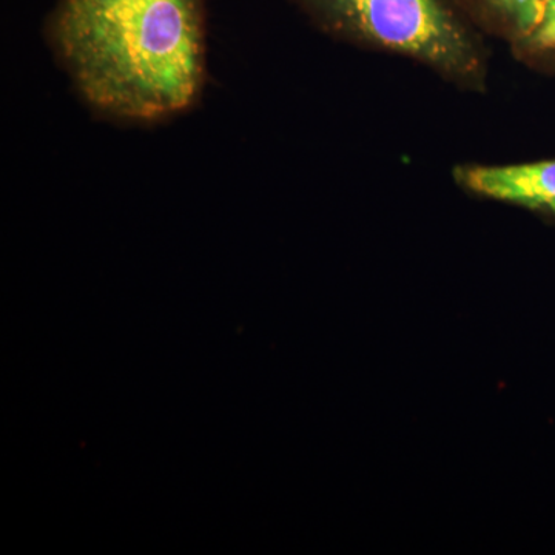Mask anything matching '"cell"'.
I'll list each match as a JSON object with an SVG mask.
<instances>
[{
  "label": "cell",
  "instance_id": "cell-1",
  "mask_svg": "<svg viewBox=\"0 0 555 555\" xmlns=\"http://www.w3.org/2000/svg\"><path fill=\"white\" fill-rule=\"evenodd\" d=\"M49 39L83 100L115 118L166 119L203 90L206 0H60Z\"/></svg>",
  "mask_w": 555,
  "mask_h": 555
},
{
  "label": "cell",
  "instance_id": "cell-2",
  "mask_svg": "<svg viewBox=\"0 0 555 555\" xmlns=\"http://www.w3.org/2000/svg\"><path fill=\"white\" fill-rule=\"evenodd\" d=\"M328 35L427 65L480 89L486 62L476 33L451 0H294Z\"/></svg>",
  "mask_w": 555,
  "mask_h": 555
},
{
  "label": "cell",
  "instance_id": "cell-3",
  "mask_svg": "<svg viewBox=\"0 0 555 555\" xmlns=\"http://www.w3.org/2000/svg\"><path fill=\"white\" fill-rule=\"evenodd\" d=\"M456 182L467 192L555 218V159L511 166H462Z\"/></svg>",
  "mask_w": 555,
  "mask_h": 555
},
{
  "label": "cell",
  "instance_id": "cell-4",
  "mask_svg": "<svg viewBox=\"0 0 555 555\" xmlns=\"http://www.w3.org/2000/svg\"><path fill=\"white\" fill-rule=\"evenodd\" d=\"M518 46L542 21L547 0H473Z\"/></svg>",
  "mask_w": 555,
  "mask_h": 555
},
{
  "label": "cell",
  "instance_id": "cell-5",
  "mask_svg": "<svg viewBox=\"0 0 555 555\" xmlns=\"http://www.w3.org/2000/svg\"><path fill=\"white\" fill-rule=\"evenodd\" d=\"M518 49L528 56L555 67V0H547L542 21Z\"/></svg>",
  "mask_w": 555,
  "mask_h": 555
}]
</instances>
